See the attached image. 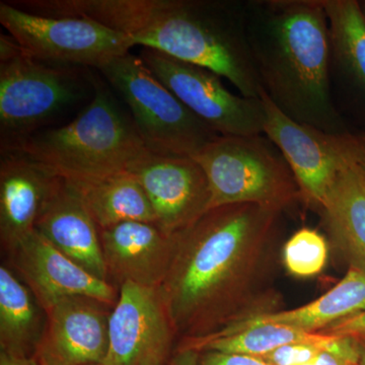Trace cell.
Listing matches in <instances>:
<instances>
[{
	"mask_svg": "<svg viewBox=\"0 0 365 365\" xmlns=\"http://www.w3.org/2000/svg\"><path fill=\"white\" fill-rule=\"evenodd\" d=\"M331 338V335L306 332L282 324L259 323L244 327L228 335L176 348L262 357L283 346L294 343H324Z\"/></svg>",
	"mask_w": 365,
	"mask_h": 365,
	"instance_id": "603a6c76",
	"label": "cell"
},
{
	"mask_svg": "<svg viewBox=\"0 0 365 365\" xmlns=\"http://www.w3.org/2000/svg\"><path fill=\"white\" fill-rule=\"evenodd\" d=\"M168 364H153V365H168Z\"/></svg>",
	"mask_w": 365,
	"mask_h": 365,
	"instance_id": "d590c367",
	"label": "cell"
},
{
	"mask_svg": "<svg viewBox=\"0 0 365 365\" xmlns=\"http://www.w3.org/2000/svg\"><path fill=\"white\" fill-rule=\"evenodd\" d=\"M98 71L123 98L150 153L193 158L220 136L163 85L139 55L128 53Z\"/></svg>",
	"mask_w": 365,
	"mask_h": 365,
	"instance_id": "52a82bcc",
	"label": "cell"
},
{
	"mask_svg": "<svg viewBox=\"0 0 365 365\" xmlns=\"http://www.w3.org/2000/svg\"><path fill=\"white\" fill-rule=\"evenodd\" d=\"M112 309L90 297L60 299L44 311L34 359L39 365L102 364L109 347Z\"/></svg>",
	"mask_w": 365,
	"mask_h": 365,
	"instance_id": "4fadbf2b",
	"label": "cell"
},
{
	"mask_svg": "<svg viewBox=\"0 0 365 365\" xmlns=\"http://www.w3.org/2000/svg\"><path fill=\"white\" fill-rule=\"evenodd\" d=\"M324 343H294L283 346L269 353L265 356L259 357L270 365H306L325 348L331 341Z\"/></svg>",
	"mask_w": 365,
	"mask_h": 365,
	"instance_id": "484cf974",
	"label": "cell"
},
{
	"mask_svg": "<svg viewBox=\"0 0 365 365\" xmlns=\"http://www.w3.org/2000/svg\"><path fill=\"white\" fill-rule=\"evenodd\" d=\"M91 102L68 124L41 130L21 146L25 153L71 182H88L128 170L148 151L130 113L109 88L93 81Z\"/></svg>",
	"mask_w": 365,
	"mask_h": 365,
	"instance_id": "277c9868",
	"label": "cell"
},
{
	"mask_svg": "<svg viewBox=\"0 0 365 365\" xmlns=\"http://www.w3.org/2000/svg\"><path fill=\"white\" fill-rule=\"evenodd\" d=\"M57 177L21 151L1 153L0 241L11 254L36 230V223Z\"/></svg>",
	"mask_w": 365,
	"mask_h": 365,
	"instance_id": "e0dca14e",
	"label": "cell"
},
{
	"mask_svg": "<svg viewBox=\"0 0 365 365\" xmlns=\"http://www.w3.org/2000/svg\"><path fill=\"white\" fill-rule=\"evenodd\" d=\"M0 365H39L34 356L0 351Z\"/></svg>",
	"mask_w": 365,
	"mask_h": 365,
	"instance_id": "4dcf8cb0",
	"label": "cell"
},
{
	"mask_svg": "<svg viewBox=\"0 0 365 365\" xmlns=\"http://www.w3.org/2000/svg\"><path fill=\"white\" fill-rule=\"evenodd\" d=\"M359 340L351 336H334L333 340L306 365H359Z\"/></svg>",
	"mask_w": 365,
	"mask_h": 365,
	"instance_id": "d4e9b609",
	"label": "cell"
},
{
	"mask_svg": "<svg viewBox=\"0 0 365 365\" xmlns=\"http://www.w3.org/2000/svg\"><path fill=\"white\" fill-rule=\"evenodd\" d=\"M359 136L361 137V138L364 139V140H365V134H362V135Z\"/></svg>",
	"mask_w": 365,
	"mask_h": 365,
	"instance_id": "e575fe53",
	"label": "cell"
},
{
	"mask_svg": "<svg viewBox=\"0 0 365 365\" xmlns=\"http://www.w3.org/2000/svg\"><path fill=\"white\" fill-rule=\"evenodd\" d=\"M321 333L326 335L351 336V337L365 333V312L342 319Z\"/></svg>",
	"mask_w": 365,
	"mask_h": 365,
	"instance_id": "83f0119b",
	"label": "cell"
},
{
	"mask_svg": "<svg viewBox=\"0 0 365 365\" xmlns=\"http://www.w3.org/2000/svg\"><path fill=\"white\" fill-rule=\"evenodd\" d=\"M176 332L158 288L124 283L109 319V347L102 365L169 364Z\"/></svg>",
	"mask_w": 365,
	"mask_h": 365,
	"instance_id": "30bf717a",
	"label": "cell"
},
{
	"mask_svg": "<svg viewBox=\"0 0 365 365\" xmlns=\"http://www.w3.org/2000/svg\"><path fill=\"white\" fill-rule=\"evenodd\" d=\"M100 237L108 282L162 287L176 249L175 235L157 223L126 222L100 230Z\"/></svg>",
	"mask_w": 365,
	"mask_h": 365,
	"instance_id": "9a60e30c",
	"label": "cell"
},
{
	"mask_svg": "<svg viewBox=\"0 0 365 365\" xmlns=\"http://www.w3.org/2000/svg\"><path fill=\"white\" fill-rule=\"evenodd\" d=\"M71 184L78 190L98 230L126 222L157 223L145 192L128 170L98 181Z\"/></svg>",
	"mask_w": 365,
	"mask_h": 365,
	"instance_id": "44dd1931",
	"label": "cell"
},
{
	"mask_svg": "<svg viewBox=\"0 0 365 365\" xmlns=\"http://www.w3.org/2000/svg\"><path fill=\"white\" fill-rule=\"evenodd\" d=\"M25 6L43 16L98 21L135 46L215 72L244 97L260 98L246 0H26Z\"/></svg>",
	"mask_w": 365,
	"mask_h": 365,
	"instance_id": "7a4b0ae2",
	"label": "cell"
},
{
	"mask_svg": "<svg viewBox=\"0 0 365 365\" xmlns=\"http://www.w3.org/2000/svg\"><path fill=\"white\" fill-rule=\"evenodd\" d=\"M347 143L353 157L356 158L365 170V140L359 135L349 134L347 136Z\"/></svg>",
	"mask_w": 365,
	"mask_h": 365,
	"instance_id": "f546056e",
	"label": "cell"
},
{
	"mask_svg": "<svg viewBox=\"0 0 365 365\" xmlns=\"http://www.w3.org/2000/svg\"><path fill=\"white\" fill-rule=\"evenodd\" d=\"M282 212L255 204L209 209L175 235L176 249L158 288L178 345L234 332L282 311L275 287Z\"/></svg>",
	"mask_w": 365,
	"mask_h": 365,
	"instance_id": "6da1fadb",
	"label": "cell"
},
{
	"mask_svg": "<svg viewBox=\"0 0 365 365\" xmlns=\"http://www.w3.org/2000/svg\"><path fill=\"white\" fill-rule=\"evenodd\" d=\"M198 365H270L259 357L216 351L200 352Z\"/></svg>",
	"mask_w": 365,
	"mask_h": 365,
	"instance_id": "4316f807",
	"label": "cell"
},
{
	"mask_svg": "<svg viewBox=\"0 0 365 365\" xmlns=\"http://www.w3.org/2000/svg\"><path fill=\"white\" fill-rule=\"evenodd\" d=\"M93 365H102V364H93Z\"/></svg>",
	"mask_w": 365,
	"mask_h": 365,
	"instance_id": "8d00e7d4",
	"label": "cell"
},
{
	"mask_svg": "<svg viewBox=\"0 0 365 365\" xmlns=\"http://www.w3.org/2000/svg\"><path fill=\"white\" fill-rule=\"evenodd\" d=\"M155 211L157 225L174 235L209 210L211 193L202 167L190 157L146 151L129 165Z\"/></svg>",
	"mask_w": 365,
	"mask_h": 365,
	"instance_id": "7c38bea8",
	"label": "cell"
},
{
	"mask_svg": "<svg viewBox=\"0 0 365 365\" xmlns=\"http://www.w3.org/2000/svg\"><path fill=\"white\" fill-rule=\"evenodd\" d=\"M14 267L43 311L60 299L85 297L114 307L119 289L96 277L35 230L9 254Z\"/></svg>",
	"mask_w": 365,
	"mask_h": 365,
	"instance_id": "5bb4252c",
	"label": "cell"
},
{
	"mask_svg": "<svg viewBox=\"0 0 365 365\" xmlns=\"http://www.w3.org/2000/svg\"><path fill=\"white\" fill-rule=\"evenodd\" d=\"M347 136L344 160L319 213L349 266L365 271V170L353 157Z\"/></svg>",
	"mask_w": 365,
	"mask_h": 365,
	"instance_id": "d6986e66",
	"label": "cell"
},
{
	"mask_svg": "<svg viewBox=\"0 0 365 365\" xmlns=\"http://www.w3.org/2000/svg\"><path fill=\"white\" fill-rule=\"evenodd\" d=\"M200 352L191 348H176L168 365H198Z\"/></svg>",
	"mask_w": 365,
	"mask_h": 365,
	"instance_id": "f1b7e54d",
	"label": "cell"
},
{
	"mask_svg": "<svg viewBox=\"0 0 365 365\" xmlns=\"http://www.w3.org/2000/svg\"><path fill=\"white\" fill-rule=\"evenodd\" d=\"M355 338V337H354ZM359 340V339H357ZM360 345V362L359 365H365V344L364 343L360 342L359 340Z\"/></svg>",
	"mask_w": 365,
	"mask_h": 365,
	"instance_id": "1f68e13d",
	"label": "cell"
},
{
	"mask_svg": "<svg viewBox=\"0 0 365 365\" xmlns=\"http://www.w3.org/2000/svg\"><path fill=\"white\" fill-rule=\"evenodd\" d=\"M32 292L6 266L0 267V351L33 356L43 328Z\"/></svg>",
	"mask_w": 365,
	"mask_h": 365,
	"instance_id": "7402d4cb",
	"label": "cell"
},
{
	"mask_svg": "<svg viewBox=\"0 0 365 365\" xmlns=\"http://www.w3.org/2000/svg\"><path fill=\"white\" fill-rule=\"evenodd\" d=\"M193 158L208 179L209 209L255 204L283 213L302 201L289 165L264 133L220 135Z\"/></svg>",
	"mask_w": 365,
	"mask_h": 365,
	"instance_id": "8992f818",
	"label": "cell"
},
{
	"mask_svg": "<svg viewBox=\"0 0 365 365\" xmlns=\"http://www.w3.org/2000/svg\"><path fill=\"white\" fill-rule=\"evenodd\" d=\"M36 230L72 261L108 282L100 230L71 182L57 180L41 209Z\"/></svg>",
	"mask_w": 365,
	"mask_h": 365,
	"instance_id": "ac0fdd59",
	"label": "cell"
},
{
	"mask_svg": "<svg viewBox=\"0 0 365 365\" xmlns=\"http://www.w3.org/2000/svg\"><path fill=\"white\" fill-rule=\"evenodd\" d=\"M79 67L34 58L11 36H0V150L21 146L85 97Z\"/></svg>",
	"mask_w": 365,
	"mask_h": 365,
	"instance_id": "5b68a950",
	"label": "cell"
},
{
	"mask_svg": "<svg viewBox=\"0 0 365 365\" xmlns=\"http://www.w3.org/2000/svg\"><path fill=\"white\" fill-rule=\"evenodd\" d=\"M353 337L356 338V339H359L360 342H362L364 344H365V333L359 334V335L357 336H353Z\"/></svg>",
	"mask_w": 365,
	"mask_h": 365,
	"instance_id": "d6a6232c",
	"label": "cell"
},
{
	"mask_svg": "<svg viewBox=\"0 0 365 365\" xmlns=\"http://www.w3.org/2000/svg\"><path fill=\"white\" fill-rule=\"evenodd\" d=\"M0 24L29 55L55 66L100 69L130 53L133 41L98 21L48 16L0 4Z\"/></svg>",
	"mask_w": 365,
	"mask_h": 365,
	"instance_id": "ba28073f",
	"label": "cell"
},
{
	"mask_svg": "<svg viewBox=\"0 0 365 365\" xmlns=\"http://www.w3.org/2000/svg\"><path fill=\"white\" fill-rule=\"evenodd\" d=\"M282 263L290 275L309 278L325 269L329 258L326 237L314 228L302 227L282 247Z\"/></svg>",
	"mask_w": 365,
	"mask_h": 365,
	"instance_id": "cb8c5ba5",
	"label": "cell"
},
{
	"mask_svg": "<svg viewBox=\"0 0 365 365\" xmlns=\"http://www.w3.org/2000/svg\"><path fill=\"white\" fill-rule=\"evenodd\" d=\"M247 40L262 90L299 123L352 134L330 83V30L322 0H246Z\"/></svg>",
	"mask_w": 365,
	"mask_h": 365,
	"instance_id": "3957f363",
	"label": "cell"
},
{
	"mask_svg": "<svg viewBox=\"0 0 365 365\" xmlns=\"http://www.w3.org/2000/svg\"><path fill=\"white\" fill-rule=\"evenodd\" d=\"M360 6H361L362 11H364V14L365 16V1L360 2Z\"/></svg>",
	"mask_w": 365,
	"mask_h": 365,
	"instance_id": "836d02e7",
	"label": "cell"
},
{
	"mask_svg": "<svg viewBox=\"0 0 365 365\" xmlns=\"http://www.w3.org/2000/svg\"><path fill=\"white\" fill-rule=\"evenodd\" d=\"M364 312L365 271L349 266L344 277L319 299L297 309L264 314L234 332L252 324L274 323L294 327L306 332L321 333L334 324Z\"/></svg>",
	"mask_w": 365,
	"mask_h": 365,
	"instance_id": "ffe728a7",
	"label": "cell"
},
{
	"mask_svg": "<svg viewBox=\"0 0 365 365\" xmlns=\"http://www.w3.org/2000/svg\"><path fill=\"white\" fill-rule=\"evenodd\" d=\"M138 55L163 85L216 133L222 136L263 133L265 109L261 98L235 95L215 72L155 50L143 48Z\"/></svg>",
	"mask_w": 365,
	"mask_h": 365,
	"instance_id": "9c48e42d",
	"label": "cell"
},
{
	"mask_svg": "<svg viewBox=\"0 0 365 365\" xmlns=\"http://www.w3.org/2000/svg\"><path fill=\"white\" fill-rule=\"evenodd\" d=\"M330 30V83L334 104L365 123V16L355 0H322ZM345 121V120H344Z\"/></svg>",
	"mask_w": 365,
	"mask_h": 365,
	"instance_id": "2e32d148",
	"label": "cell"
},
{
	"mask_svg": "<svg viewBox=\"0 0 365 365\" xmlns=\"http://www.w3.org/2000/svg\"><path fill=\"white\" fill-rule=\"evenodd\" d=\"M260 98L265 109L263 133L287 160L302 201L321 210L344 160L346 135H332L294 121L281 112L263 90Z\"/></svg>",
	"mask_w": 365,
	"mask_h": 365,
	"instance_id": "8fae6325",
	"label": "cell"
}]
</instances>
